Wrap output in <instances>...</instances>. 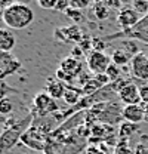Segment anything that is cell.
<instances>
[{"mask_svg": "<svg viewBox=\"0 0 148 154\" xmlns=\"http://www.w3.org/2000/svg\"><path fill=\"white\" fill-rule=\"evenodd\" d=\"M141 18L142 17L132 6H123L117 14V24L122 27V30H130L141 21Z\"/></svg>", "mask_w": 148, "mask_h": 154, "instance_id": "ba28073f", "label": "cell"}, {"mask_svg": "<svg viewBox=\"0 0 148 154\" xmlns=\"http://www.w3.org/2000/svg\"><path fill=\"white\" fill-rule=\"evenodd\" d=\"M85 154H105V151H102L101 147H98V145H89L86 148V153Z\"/></svg>", "mask_w": 148, "mask_h": 154, "instance_id": "74e56055", "label": "cell"}, {"mask_svg": "<svg viewBox=\"0 0 148 154\" xmlns=\"http://www.w3.org/2000/svg\"><path fill=\"white\" fill-rule=\"evenodd\" d=\"M83 92H82V89H74V88H68L67 91H65V95H64V101L68 104V105H79V102L82 101V98H83Z\"/></svg>", "mask_w": 148, "mask_h": 154, "instance_id": "d6986e66", "label": "cell"}, {"mask_svg": "<svg viewBox=\"0 0 148 154\" xmlns=\"http://www.w3.org/2000/svg\"><path fill=\"white\" fill-rule=\"evenodd\" d=\"M9 92H15V91H14L12 88H9L5 80H0V101L5 99V98H8L6 95H8Z\"/></svg>", "mask_w": 148, "mask_h": 154, "instance_id": "d6a6232c", "label": "cell"}, {"mask_svg": "<svg viewBox=\"0 0 148 154\" xmlns=\"http://www.w3.org/2000/svg\"><path fill=\"white\" fill-rule=\"evenodd\" d=\"M114 154H135V153L129 147L128 139H119V142L116 145V150H114Z\"/></svg>", "mask_w": 148, "mask_h": 154, "instance_id": "cb8c5ba5", "label": "cell"}, {"mask_svg": "<svg viewBox=\"0 0 148 154\" xmlns=\"http://www.w3.org/2000/svg\"><path fill=\"white\" fill-rule=\"evenodd\" d=\"M139 88V96H141V102L144 105H148V82H144Z\"/></svg>", "mask_w": 148, "mask_h": 154, "instance_id": "4dcf8cb0", "label": "cell"}, {"mask_svg": "<svg viewBox=\"0 0 148 154\" xmlns=\"http://www.w3.org/2000/svg\"><path fill=\"white\" fill-rule=\"evenodd\" d=\"M58 0H37V6L46 11H54Z\"/></svg>", "mask_w": 148, "mask_h": 154, "instance_id": "1f68e13d", "label": "cell"}, {"mask_svg": "<svg viewBox=\"0 0 148 154\" xmlns=\"http://www.w3.org/2000/svg\"><path fill=\"white\" fill-rule=\"evenodd\" d=\"M123 46L126 48V49H123V51H125L130 58H133L136 54H139V51H138V48H136V42L132 40V38H130V40H125V42H123Z\"/></svg>", "mask_w": 148, "mask_h": 154, "instance_id": "83f0119b", "label": "cell"}, {"mask_svg": "<svg viewBox=\"0 0 148 154\" xmlns=\"http://www.w3.org/2000/svg\"><path fill=\"white\" fill-rule=\"evenodd\" d=\"M126 37L133 38V40H141L144 43L148 45V15L142 17L141 21L130 30H122L120 33H116V34H111L108 37H105L104 40H113V38H119V37Z\"/></svg>", "mask_w": 148, "mask_h": 154, "instance_id": "277c9868", "label": "cell"}, {"mask_svg": "<svg viewBox=\"0 0 148 154\" xmlns=\"http://www.w3.org/2000/svg\"><path fill=\"white\" fill-rule=\"evenodd\" d=\"M83 37L82 28L80 25H68V27H62V28H56L55 30V38H59L62 42L67 43H79Z\"/></svg>", "mask_w": 148, "mask_h": 154, "instance_id": "8fae6325", "label": "cell"}, {"mask_svg": "<svg viewBox=\"0 0 148 154\" xmlns=\"http://www.w3.org/2000/svg\"><path fill=\"white\" fill-rule=\"evenodd\" d=\"M145 119V105L138 104V105H125L123 107V120L130 123H141Z\"/></svg>", "mask_w": 148, "mask_h": 154, "instance_id": "4fadbf2b", "label": "cell"}, {"mask_svg": "<svg viewBox=\"0 0 148 154\" xmlns=\"http://www.w3.org/2000/svg\"><path fill=\"white\" fill-rule=\"evenodd\" d=\"M61 70H64L68 76H71L73 79L77 80V76H80L82 74V62L79 61V59H76L73 57H67L62 59V62H61V67H59Z\"/></svg>", "mask_w": 148, "mask_h": 154, "instance_id": "9a60e30c", "label": "cell"}, {"mask_svg": "<svg viewBox=\"0 0 148 154\" xmlns=\"http://www.w3.org/2000/svg\"><path fill=\"white\" fill-rule=\"evenodd\" d=\"M92 40H93V37H91L89 34H83V37L77 43V46L88 55L89 52H92Z\"/></svg>", "mask_w": 148, "mask_h": 154, "instance_id": "d4e9b609", "label": "cell"}, {"mask_svg": "<svg viewBox=\"0 0 148 154\" xmlns=\"http://www.w3.org/2000/svg\"><path fill=\"white\" fill-rule=\"evenodd\" d=\"M93 79L102 86V88H105V86H108L111 82H110V79H108V76L105 74V73H102V74H95L93 76Z\"/></svg>", "mask_w": 148, "mask_h": 154, "instance_id": "836d02e7", "label": "cell"}, {"mask_svg": "<svg viewBox=\"0 0 148 154\" xmlns=\"http://www.w3.org/2000/svg\"><path fill=\"white\" fill-rule=\"evenodd\" d=\"M136 131H138V125L123 120V122L119 125V132H117V136H119V139H129L130 136L135 134Z\"/></svg>", "mask_w": 148, "mask_h": 154, "instance_id": "e0dca14e", "label": "cell"}, {"mask_svg": "<svg viewBox=\"0 0 148 154\" xmlns=\"http://www.w3.org/2000/svg\"><path fill=\"white\" fill-rule=\"evenodd\" d=\"M46 139H48V138L42 136L33 126H30L28 131L21 136V141L24 142V145L30 147V148L34 150V151H43V150H45Z\"/></svg>", "mask_w": 148, "mask_h": 154, "instance_id": "30bf717a", "label": "cell"}, {"mask_svg": "<svg viewBox=\"0 0 148 154\" xmlns=\"http://www.w3.org/2000/svg\"><path fill=\"white\" fill-rule=\"evenodd\" d=\"M89 6H91L89 0H70V8H73V9L83 11V9H86Z\"/></svg>", "mask_w": 148, "mask_h": 154, "instance_id": "f546056e", "label": "cell"}, {"mask_svg": "<svg viewBox=\"0 0 148 154\" xmlns=\"http://www.w3.org/2000/svg\"><path fill=\"white\" fill-rule=\"evenodd\" d=\"M133 153H135V154H148V145L142 144V142L136 144V147H135Z\"/></svg>", "mask_w": 148, "mask_h": 154, "instance_id": "8d00e7d4", "label": "cell"}, {"mask_svg": "<svg viewBox=\"0 0 148 154\" xmlns=\"http://www.w3.org/2000/svg\"><path fill=\"white\" fill-rule=\"evenodd\" d=\"M34 19L33 9L25 3H12L3 11V22L9 30H22Z\"/></svg>", "mask_w": 148, "mask_h": 154, "instance_id": "6da1fadb", "label": "cell"}, {"mask_svg": "<svg viewBox=\"0 0 148 154\" xmlns=\"http://www.w3.org/2000/svg\"><path fill=\"white\" fill-rule=\"evenodd\" d=\"M130 6H132L141 17L148 15V2L147 0H133Z\"/></svg>", "mask_w": 148, "mask_h": 154, "instance_id": "603a6c76", "label": "cell"}, {"mask_svg": "<svg viewBox=\"0 0 148 154\" xmlns=\"http://www.w3.org/2000/svg\"><path fill=\"white\" fill-rule=\"evenodd\" d=\"M65 15H67V18L68 19H71V21H73L74 25H79V24H82V22H85V21H86L85 12H83V11H79V9L68 8V9L65 11Z\"/></svg>", "mask_w": 148, "mask_h": 154, "instance_id": "7402d4cb", "label": "cell"}, {"mask_svg": "<svg viewBox=\"0 0 148 154\" xmlns=\"http://www.w3.org/2000/svg\"><path fill=\"white\" fill-rule=\"evenodd\" d=\"M65 91H67V88H65V85H64L62 82H59L55 77H49V79H48L45 92L51 96V98H54L55 101L56 99H62L64 95H65Z\"/></svg>", "mask_w": 148, "mask_h": 154, "instance_id": "5bb4252c", "label": "cell"}, {"mask_svg": "<svg viewBox=\"0 0 148 154\" xmlns=\"http://www.w3.org/2000/svg\"><path fill=\"white\" fill-rule=\"evenodd\" d=\"M21 68V62L11 54L0 52V80H5L8 76L15 74Z\"/></svg>", "mask_w": 148, "mask_h": 154, "instance_id": "9c48e42d", "label": "cell"}, {"mask_svg": "<svg viewBox=\"0 0 148 154\" xmlns=\"http://www.w3.org/2000/svg\"><path fill=\"white\" fill-rule=\"evenodd\" d=\"M110 58H111V62H113L114 65H117V67H125V65H128L130 62V59H132L123 49H116V51L111 54Z\"/></svg>", "mask_w": 148, "mask_h": 154, "instance_id": "44dd1931", "label": "cell"}, {"mask_svg": "<svg viewBox=\"0 0 148 154\" xmlns=\"http://www.w3.org/2000/svg\"><path fill=\"white\" fill-rule=\"evenodd\" d=\"M107 49V43L104 38H99V37H93L92 40V51L95 52H104Z\"/></svg>", "mask_w": 148, "mask_h": 154, "instance_id": "f1b7e54d", "label": "cell"}, {"mask_svg": "<svg viewBox=\"0 0 148 154\" xmlns=\"http://www.w3.org/2000/svg\"><path fill=\"white\" fill-rule=\"evenodd\" d=\"M0 19L3 21V9H2V8H0Z\"/></svg>", "mask_w": 148, "mask_h": 154, "instance_id": "ab89813d", "label": "cell"}, {"mask_svg": "<svg viewBox=\"0 0 148 154\" xmlns=\"http://www.w3.org/2000/svg\"><path fill=\"white\" fill-rule=\"evenodd\" d=\"M70 57H73V58H76V59H82V58H86V54L79 48V46H76V48H73V51H71V54H70Z\"/></svg>", "mask_w": 148, "mask_h": 154, "instance_id": "d590c367", "label": "cell"}, {"mask_svg": "<svg viewBox=\"0 0 148 154\" xmlns=\"http://www.w3.org/2000/svg\"><path fill=\"white\" fill-rule=\"evenodd\" d=\"M45 154H64L65 153V145L59 141H56L54 138H48L46 144H45Z\"/></svg>", "mask_w": 148, "mask_h": 154, "instance_id": "ac0fdd59", "label": "cell"}, {"mask_svg": "<svg viewBox=\"0 0 148 154\" xmlns=\"http://www.w3.org/2000/svg\"><path fill=\"white\" fill-rule=\"evenodd\" d=\"M33 105H34V113L37 117H46V116H52L59 111V107L56 104L54 98L48 95L45 91L39 92L34 99H33Z\"/></svg>", "mask_w": 148, "mask_h": 154, "instance_id": "3957f363", "label": "cell"}, {"mask_svg": "<svg viewBox=\"0 0 148 154\" xmlns=\"http://www.w3.org/2000/svg\"><path fill=\"white\" fill-rule=\"evenodd\" d=\"M105 74L108 76L111 83H114V82H117V80L122 77V70H120V67H117V65H114V64L111 62L110 67H108L107 71H105Z\"/></svg>", "mask_w": 148, "mask_h": 154, "instance_id": "484cf974", "label": "cell"}, {"mask_svg": "<svg viewBox=\"0 0 148 154\" xmlns=\"http://www.w3.org/2000/svg\"><path fill=\"white\" fill-rule=\"evenodd\" d=\"M86 64H88V68L89 71L95 74H102L107 71V68L110 67L111 64V58L108 55H105L104 52H89L86 55Z\"/></svg>", "mask_w": 148, "mask_h": 154, "instance_id": "5b68a950", "label": "cell"}, {"mask_svg": "<svg viewBox=\"0 0 148 154\" xmlns=\"http://www.w3.org/2000/svg\"><path fill=\"white\" fill-rule=\"evenodd\" d=\"M31 123H33V117L28 116L22 120H18L14 126L6 128L5 132L0 136V154L14 148L18 144V141H21V136L28 131Z\"/></svg>", "mask_w": 148, "mask_h": 154, "instance_id": "7a4b0ae2", "label": "cell"}, {"mask_svg": "<svg viewBox=\"0 0 148 154\" xmlns=\"http://www.w3.org/2000/svg\"><path fill=\"white\" fill-rule=\"evenodd\" d=\"M130 73L141 82H148V54L139 52L130 59Z\"/></svg>", "mask_w": 148, "mask_h": 154, "instance_id": "8992f818", "label": "cell"}, {"mask_svg": "<svg viewBox=\"0 0 148 154\" xmlns=\"http://www.w3.org/2000/svg\"><path fill=\"white\" fill-rule=\"evenodd\" d=\"M14 111V102L11 98H5L0 101V114L2 116H9Z\"/></svg>", "mask_w": 148, "mask_h": 154, "instance_id": "4316f807", "label": "cell"}, {"mask_svg": "<svg viewBox=\"0 0 148 154\" xmlns=\"http://www.w3.org/2000/svg\"><path fill=\"white\" fill-rule=\"evenodd\" d=\"M92 12L93 15L99 21H105V19L110 18V8L105 5V2H96L92 5Z\"/></svg>", "mask_w": 148, "mask_h": 154, "instance_id": "ffe728a7", "label": "cell"}, {"mask_svg": "<svg viewBox=\"0 0 148 154\" xmlns=\"http://www.w3.org/2000/svg\"><path fill=\"white\" fill-rule=\"evenodd\" d=\"M5 131H3V128H2V125H0V136H2V134H3Z\"/></svg>", "mask_w": 148, "mask_h": 154, "instance_id": "60d3db41", "label": "cell"}, {"mask_svg": "<svg viewBox=\"0 0 148 154\" xmlns=\"http://www.w3.org/2000/svg\"><path fill=\"white\" fill-rule=\"evenodd\" d=\"M17 38L14 36L12 30L9 28H0V52L11 54V51L15 48Z\"/></svg>", "mask_w": 148, "mask_h": 154, "instance_id": "2e32d148", "label": "cell"}, {"mask_svg": "<svg viewBox=\"0 0 148 154\" xmlns=\"http://www.w3.org/2000/svg\"><path fill=\"white\" fill-rule=\"evenodd\" d=\"M70 8V2L68 0H58L56 2V6H55V11L56 12H64L65 14V11Z\"/></svg>", "mask_w": 148, "mask_h": 154, "instance_id": "e575fe53", "label": "cell"}, {"mask_svg": "<svg viewBox=\"0 0 148 154\" xmlns=\"http://www.w3.org/2000/svg\"><path fill=\"white\" fill-rule=\"evenodd\" d=\"M123 122V107L117 102H108L105 110L98 116V123L104 125H120Z\"/></svg>", "mask_w": 148, "mask_h": 154, "instance_id": "52a82bcc", "label": "cell"}, {"mask_svg": "<svg viewBox=\"0 0 148 154\" xmlns=\"http://www.w3.org/2000/svg\"><path fill=\"white\" fill-rule=\"evenodd\" d=\"M145 122H148V105H145Z\"/></svg>", "mask_w": 148, "mask_h": 154, "instance_id": "f35d334b", "label": "cell"}, {"mask_svg": "<svg viewBox=\"0 0 148 154\" xmlns=\"http://www.w3.org/2000/svg\"><path fill=\"white\" fill-rule=\"evenodd\" d=\"M119 99L125 105H138V104H142L141 102V96H139V88L135 83H132V82L128 83L119 92Z\"/></svg>", "mask_w": 148, "mask_h": 154, "instance_id": "7c38bea8", "label": "cell"}]
</instances>
